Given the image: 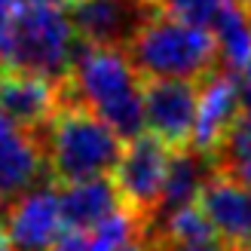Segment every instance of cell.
<instances>
[{
  "mask_svg": "<svg viewBox=\"0 0 251 251\" xmlns=\"http://www.w3.org/2000/svg\"><path fill=\"white\" fill-rule=\"evenodd\" d=\"M141 74L135 71L123 46H77L68 77L58 83V101L86 107L107 123L123 141L144 135V95Z\"/></svg>",
  "mask_w": 251,
  "mask_h": 251,
  "instance_id": "obj_1",
  "label": "cell"
},
{
  "mask_svg": "<svg viewBox=\"0 0 251 251\" xmlns=\"http://www.w3.org/2000/svg\"><path fill=\"white\" fill-rule=\"evenodd\" d=\"M40 147L49 175L58 184L107 178L123 153V138L86 107L58 101L55 114L40 132Z\"/></svg>",
  "mask_w": 251,
  "mask_h": 251,
  "instance_id": "obj_2",
  "label": "cell"
},
{
  "mask_svg": "<svg viewBox=\"0 0 251 251\" xmlns=\"http://www.w3.org/2000/svg\"><path fill=\"white\" fill-rule=\"evenodd\" d=\"M80 37L65 9L19 3L0 28V71L34 74L61 83L71 71Z\"/></svg>",
  "mask_w": 251,
  "mask_h": 251,
  "instance_id": "obj_3",
  "label": "cell"
},
{
  "mask_svg": "<svg viewBox=\"0 0 251 251\" xmlns=\"http://www.w3.org/2000/svg\"><path fill=\"white\" fill-rule=\"evenodd\" d=\"M126 55L141 80H202L218 68L211 31L162 12H150L141 22L126 43Z\"/></svg>",
  "mask_w": 251,
  "mask_h": 251,
  "instance_id": "obj_4",
  "label": "cell"
},
{
  "mask_svg": "<svg viewBox=\"0 0 251 251\" xmlns=\"http://www.w3.org/2000/svg\"><path fill=\"white\" fill-rule=\"evenodd\" d=\"M166 169H169V147L147 132L126 141L120 162L114 169V187L120 193V202L144 224V230L156 215L162 184H166Z\"/></svg>",
  "mask_w": 251,
  "mask_h": 251,
  "instance_id": "obj_5",
  "label": "cell"
},
{
  "mask_svg": "<svg viewBox=\"0 0 251 251\" xmlns=\"http://www.w3.org/2000/svg\"><path fill=\"white\" fill-rule=\"evenodd\" d=\"M245 107L242 98V83L239 74L227 68H215L199 80V98H196V123H193V138L190 147L215 159L218 147L227 141L230 129L236 126Z\"/></svg>",
  "mask_w": 251,
  "mask_h": 251,
  "instance_id": "obj_6",
  "label": "cell"
},
{
  "mask_svg": "<svg viewBox=\"0 0 251 251\" xmlns=\"http://www.w3.org/2000/svg\"><path fill=\"white\" fill-rule=\"evenodd\" d=\"M144 129L169 150L187 147L196 123L199 80H144Z\"/></svg>",
  "mask_w": 251,
  "mask_h": 251,
  "instance_id": "obj_7",
  "label": "cell"
},
{
  "mask_svg": "<svg viewBox=\"0 0 251 251\" xmlns=\"http://www.w3.org/2000/svg\"><path fill=\"white\" fill-rule=\"evenodd\" d=\"M65 221L58 205V187L37 184L6 205L3 239L12 251H52Z\"/></svg>",
  "mask_w": 251,
  "mask_h": 251,
  "instance_id": "obj_8",
  "label": "cell"
},
{
  "mask_svg": "<svg viewBox=\"0 0 251 251\" xmlns=\"http://www.w3.org/2000/svg\"><path fill=\"white\" fill-rule=\"evenodd\" d=\"M196 202L227 248L245 251L251 245V184L215 169L202 184Z\"/></svg>",
  "mask_w": 251,
  "mask_h": 251,
  "instance_id": "obj_9",
  "label": "cell"
},
{
  "mask_svg": "<svg viewBox=\"0 0 251 251\" xmlns=\"http://www.w3.org/2000/svg\"><path fill=\"white\" fill-rule=\"evenodd\" d=\"M150 12H153L150 3L141 0H77L68 19L83 43L126 49V43L135 37Z\"/></svg>",
  "mask_w": 251,
  "mask_h": 251,
  "instance_id": "obj_10",
  "label": "cell"
},
{
  "mask_svg": "<svg viewBox=\"0 0 251 251\" xmlns=\"http://www.w3.org/2000/svg\"><path fill=\"white\" fill-rule=\"evenodd\" d=\"M46 166L40 138L0 114V205L16 202L37 184Z\"/></svg>",
  "mask_w": 251,
  "mask_h": 251,
  "instance_id": "obj_11",
  "label": "cell"
},
{
  "mask_svg": "<svg viewBox=\"0 0 251 251\" xmlns=\"http://www.w3.org/2000/svg\"><path fill=\"white\" fill-rule=\"evenodd\" d=\"M58 107V83L34 74L3 71L0 83V114L28 132H40Z\"/></svg>",
  "mask_w": 251,
  "mask_h": 251,
  "instance_id": "obj_12",
  "label": "cell"
},
{
  "mask_svg": "<svg viewBox=\"0 0 251 251\" xmlns=\"http://www.w3.org/2000/svg\"><path fill=\"white\" fill-rule=\"evenodd\" d=\"M58 205L65 227L89 233L114 211L123 208L120 193L110 178H86L74 184H58Z\"/></svg>",
  "mask_w": 251,
  "mask_h": 251,
  "instance_id": "obj_13",
  "label": "cell"
},
{
  "mask_svg": "<svg viewBox=\"0 0 251 251\" xmlns=\"http://www.w3.org/2000/svg\"><path fill=\"white\" fill-rule=\"evenodd\" d=\"M215 172V159L193 150L190 144L178 147V150H169V169H166V184H162V196H159V205H156V215L153 221L166 218L169 211L175 208H184L199 199V190L202 184L208 181V175ZM150 221V224H153Z\"/></svg>",
  "mask_w": 251,
  "mask_h": 251,
  "instance_id": "obj_14",
  "label": "cell"
},
{
  "mask_svg": "<svg viewBox=\"0 0 251 251\" xmlns=\"http://www.w3.org/2000/svg\"><path fill=\"white\" fill-rule=\"evenodd\" d=\"M208 31L218 46V65L239 74L251 58V9L236 0H224Z\"/></svg>",
  "mask_w": 251,
  "mask_h": 251,
  "instance_id": "obj_15",
  "label": "cell"
},
{
  "mask_svg": "<svg viewBox=\"0 0 251 251\" xmlns=\"http://www.w3.org/2000/svg\"><path fill=\"white\" fill-rule=\"evenodd\" d=\"M153 224H156L159 248H166V251H196V248L218 245L215 227L208 224V218H205V211L199 208V202L175 208L166 218H159Z\"/></svg>",
  "mask_w": 251,
  "mask_h": 251,
  "instance_id": "obj_16",
  "label": "cell"
},
{
  "mask_svg": "<svg viewBox=\"0 0 251 251\" xmlns=\"http://www.w3.org/2000/svg\"><path fill=\"white\" fill-rule=\"evenodd\" d=\"M215 169L251 184V104L242 107L239 120L230 129L227 141L215 153Z\"/></svg>",
  "mask_w": 251,
  "mask_h": 251,
  "instance_id": "obj_17",
  "label": "cell"
},
{
  "mask_svg": "<svg viewBox=\"0 0 251 251\" xmlns=\"http://www.w3.org/2000/svg\"><path fill=\"white\" fill-rule=\"evenodd\" d=\"M147 3L153 12H162V16L190 22V25H199V28H211L224 0H147Z\"/></svg>",
  "mask_w": 251,
  "mask_h": 251,
  "instance_id": "obj_18",
  "label": "cell"
},
{
  "mask_svg": "<svg viewBox=\"0 0 251 251\" xmlns=\"http://www.w3.org/2000/svg\"><path fill=\"white\" fill-rule=\"evenodd\" d=\"M239 83H242V98H245V104H251V58L245 61V68L239 71Z\"/></svg>",
  "mask_w": 251,
  "mask_h": 251,
  "instance_id": "obj_19",
  "label": "cell"
},
{
  "mask_svg": "<svg viewBox=\"0 0 251 251\" xmlns=\"http://www.w3.org/2000/svg\"><path fill=\"white\" fill-rule=\"evenodd\" d=\"M25 3H34V6H52V9H71L77 0H25Z\"/></svg>",
  "mask_w": 251,
  "mask_h": 251,
  "instance_id": "obj_20",
  "label": "cell"
},
{
  "mask_svg": "<svg viewBox=\"0 0 251 251\" xmlns=\"http://www.w3.org/2000/svg\"><path fill=\"white\" fill-rule=\"evenodd\" d=\"M19 6V0H0V28L9 22V16H12V9Z\"/></svg>",
  "mask_w": 251,
  "mask_h": 251,
  "instance_id": "obj_21",
  "label": "cell"
},
{
  "mask_svg": "<svg viewBox=\"0 0 251 251\" xmlns=\"http://www.w3.org/2000/svg\"><path fill=\"white\" fill-rule=\"evenodd\" d=\"M120 251H150V248H147V245H144L141 239H132V242H126V245H123Z\"/></svg>",
  "mask_w": 251,
  "mask_h": 251,
  "instance_id": "obj_22",
  "label": "cell"
},
{
  "mask_svg": "<svg viewBox=\"0 0 251 251\" xmlns=\"http://www.w3.org/2000/svg\"><path fill=\"white\" fill-rule=\"evenodd\" d=\"M159 251H166V248H159ZM196 251H233V248H221V245H208V248H196Z\"/></svg>",
  "mask_w": 251,
  "mask_h": 251,
  "instance_id": "obj_23",
  "label": "cell"
},
{
  "mask_svg": "<svg viewBox=\"0 0 251 251\" xmlns=\"http://www.w3.org/2000/svg\"><path fill=\"white\" fill-rule=\"evenodd\" d=\"M0 251H12V248H9V242L3 239V233H0Z\"/></svg>",
  "mask_w": 251,
  "mask_h": 251,
  "instance_id": "obj_24",
  "label": "cell"
},
{
  "mask_svg": "<svg viewBox=\"0 0 251 251\" xmlns=\"http://www.w3.org/2000/svg\"><path fill=\"white\" fill-rule=\"evenodd\" d=\"M236 3H242V6H248V9H251V0H236Z\"/></svg>",
  "mask_w": 251,
  "mask_h": 251,
  "instance_id": "obj_25",
  "label": "cell"
},
{
  "mask_svg": "<svg viewBox=\"0 0 251 251\" xmlns=\"http://www.w3.org/2000/svg\"><path fill=\"white\" fill-rule=\"evenodd\" d=\"M0 83H3V71H0Z\"/></svg>",
  "mask_w": 251,
  "mask_h": 251,
  "instance_id": "obj_26",
  "label": "cell"
},
{
  "mask_svg": "<svg viewBox=\"0 0 251 251\" xmlns=\"http://www.w3.org/2000/svg\"><path fill=\"white\" fill-rule=\"evenodd\" d=\"M245 251H251V245H248V248H245Z\"/></svg>",
  "mask_w": 251,
  "mask_h": 251,
  "instance_id": "obj_27",
  "label": "cell"
},
{
  "mask_svg": "<svg viewBox=\"0 0 251 251\" xmlns=\"http://www.w3.org/2000/svg\"><path fill=\"white\" fill-rule=\"evenodd\" d=\"M141 3H147V0H141Z\"/></svg>",
  "mask_w": 251,
  "mask_h": 251,
  "instance_id": "obj_28",
  "label": "cell"
}]
</instances>
